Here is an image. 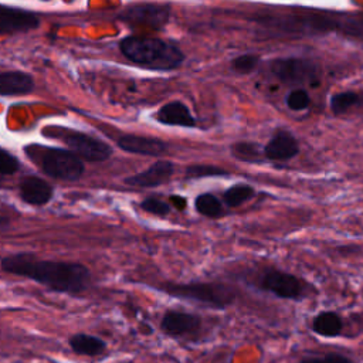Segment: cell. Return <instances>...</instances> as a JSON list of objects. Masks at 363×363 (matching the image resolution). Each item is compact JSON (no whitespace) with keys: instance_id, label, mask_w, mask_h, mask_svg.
I'll list each match as a JSON object with an SVG mask.
<instances>
[{"instance_id":"52a82bcc","label":"cell","mask_w":363,"mask_h":363,"mask_svg":"<svg viewBox=\"0 0 363 363\" xmlns=\"http://www.w3.org/2000/svg\"><path fill=\"white\" fill-rule=\"evenodd\" d=\"M257 285L282 299H301L305 296V282L294 274L277 268L264 269L258 277Z\"/></svg>"},{"instance_id":"f1b7e54d","label":"cell","mask_w":363,"mask_h":363,"mask_svg":"<svg viewBox=\"0 0 363 363\" xmlns=\"http://www.w3.org/2000/svg\"><path fill=\"white\" fill-rule=\"evenodd\" d=\"M353 20H354V26H356V30L359 33V37L363 35V14L353 17Z\"/></svg>"},{"instance_id":"4fadbf2b","label":"cell","mask_w":363,"mask_h":363,"mask_svg":"<svg viewBox=\"0 0 363 363\" xmlns=\"http://www.w3.org/2000/svg\"><path fill=\"white\" fill-rule=\"evenodd\" d=\"M118 146L129 153L133 155H143V156H163L169 150V145L160 139L149 138V136H139V135H123L118 139Z\"/></svg>"},{"instance_id":"f546056e","label":"cell","mask_w":363,"mask_h":363,"mask_svg":"<svg viewBox=\"0 0 363 363\" xmlns=\"http://www.w3.org/2000/svg\"><path fill=\"white\" fill-rule=\"evenodd\" d=\"M172 203L177 207V208H183L184 204H186V200L183 197H179V196H172Z\"/></svg>"},{"instance_id":"83f0119b","label":"cell","mask_w":363,"mask_h":363,"mask_svg":"<svg viewBox=\"0 0 363 363\" xmlns=\"http://www.w3.org/2000/svg\"><path fill=\"white\" fill-rule=\"evenodd\" d=\"M299 363H354L349 357L340 354V353H326L323 356L318 357H306L302 359Z\"/></svg>"},{"instance_id":"ba28073f","label":"cell","mask_w":363,"mask_h":363,"mask_svg":"<svg viewBox=\"0 0 363 363\" xmlns=\"http://www.w3.org/2000/svg\"><path fill=\"white\" fill-rule=\"evenodd\" d=\"M170 17L169 4L156 3H142L133 4L123 10L121 18L130 26H143L149 28L159 30L166 26Z\"/></svg>"},{"instance_id":"9a60e30c","label":"cell","mask_w":363,"mask_h":363,"mask_svg":"<svg viewBox=\"0 0 363 363\" xmlns=\"http://www.w3.org/2000/svg\"><path fill=\"white\" fill-rule=\"evenodd\" d=\"M21 199L33 206L47 204L52 197V187L37 176H27L20 182Z\"/></svg>"},{"instance_id":"3957f363","label":"cell","mask_w":363,"mask_h":363,"mask_svg":"<svg viewBox=\"0 0 363 363\" xmlns=\"http://www.w3.org/2000/svg\"><path fill=\"white\" fill-rule=\"evenodd\" d=\"M26 153L40 164L45 174L54 179L77 180L85 169L82 159L67 149L27 146Z\"/></svg>"},{"instance_id":"6da1fadb","label":"cell","mask_w":363,"mask_h":363,"mask_svg":"<svg viewBox=\"0 0 363 363\" xmlns=\"http://www.w3.org/2000/svg\"><path fill=\"white\" fill-rule=\"evenodd\" d=\"M4 272L33 279L47 288L79 294L89 285V269L78 262L40 259L33 254H13L1 259Z\"/></svg>"},{"instance_id":"2e32d148","label":"cell","mask_w":363,"mask_h":363,"mask_svg":"<svg viewBox=\"0 0 363 363\" xmlns=\"http://www.w3.org/2000/svg\"><path fill=\"white\" fill-rule=\"evenodd\" d=\"M34 88L33 77L21 71L0 72V95H26Z\"/></svg>"},{"instance_id":"603a6c76","label":"cell","mask_w":363,"mask_h":363,"mask_svg":"<svg viewBox=\"0 0 363 363\" xmlns=\"http://www.w3.org/2000/svg\"><path fill=\"white\" fill-rule=\"evenodd\" d=\"M259 64V55L258 54H252V52H245L241 54L238 57H235L231 61V68L233 71H235L237 74L241 75H247L255 71V68Z\"/></svg>"},{"instance_id":"44dd1931","label":"cell","mask_w":363,"mask_h":363,"mask_svg":"<svg viewBox=\"0 0 363 363\" xmlns=\"http://www.w3.org/2000/svg\"><path fill=\"white\" fill-rule=\"evenodd\" d=\"M196 210L206 217H218L223 213V204L213 193H201L194 200Z\"/></svg>"},{"instance_id":"8fae6325","label":"cell","mask_w":363,"mask_h":363,"mask_svg":"<svg viewBox=\"0 0 363 363\" xmlns=\"http://www.w3.org/2000/svg\"><path fill=\"white\" fill-rule=\"evenodd\" d=\"M262 150L265 159L268 160L288 162L299 153L301 147L296 138L291 132L279 129L272 135V138L267 142Z\"/></svg>"},{"instance_id":"484cf974","label":"cell","mask_w":363,"mask_h":363,"mask_svg":"<svg viewBox=\"0 0 363 363\" xmlns=\"http://www.w3.org/2000/svg\"><path fill=\"white\" fill-rule=\"evenodd\" d=\"M140 208L155 216H167L170 213V204L157 197L145 199L140 203Z\"/></svg>"},{"instance_id":"30bf717a","label":"cell","mask_w":363,"mask_h":363,"mask_svg":"<svg viewBox=\"0 0 363 363\" xmlns=\"http://www.w3.org/2000/svg\"><path fill=\"white\" fill-rule=\"evenodd\" d=\"M201 326L200 316L182 311H167L160 322V329L172 337H184L199 332Z\"/></svg>"},{"instance_id":"d4e9b609","label":"cell","mask_w":363,"mask_h":363,"mask_svg":"<svg viewBox=\"0 0 363 363\" xmlns=\"http://www.w3.org/2000/svg\"><path fill=\"white\" fill-rule=\"evenodd\" d=\"M186 174L191 179L197 177H211V176H225L228 172L223 167L213 164H193L186 169Z\"/></svg>"},{"instance_id":"8992f818","label":"cell","mask_w":363,"mask_h":363,"mask_svg":"<svg viewBox=\"0 0 363 363\" xmlns=\"http://www.w3.org/2000/svg\"><path fill=\"white\" fill-rule=\"evenodd\" d=\"M271 74L282 84H312L319 77V67L309 58L282 57L269 62Z\"/></svg>"},{"instance_id":"7402d4cb","label":"cell","mask_w":363,"mask_h":363,"mask_svg":"<svg viewBox=\"0 0 363 363\" xmlns=\"http://www.w3.org/2000/svg\"><path fill=\"white\" fill-rule=\"evenodd\" d=\"M254 194H255V190L250 184L240 183V184H234L230 189H227L224 196H223V199H224V203L227 206L238 207L242 203H245L250 199H252Z\"/></svg>"},{"instance_id":"ffe728a7","label":"cell","mask_w":363,"mask_h":363,"mask_svg":"<svg viewBox=\"0 0 363 363\" xmlns=\"http://www.w3.org/2000/svg\"><path fill=\"white\" fill-rule=\"evenodd\" d=\"M360 102V95L354 91H343V92H337L335 95H332L330 98V111L335 115H342L346 113L347 111H350L352 108L357 106Z\"/></svg>"},{"instance_id":"1f68e13d","label":"cell","mask_w":363,"mask_h":363,"mask_svg":"<svg viewBox=\"0 0 363 363\" xmlns=\"http://www.w3.org/2000/svg\"><path fill=\"white\" fill-rule=\"evenodd\" d=\"M359 105L363 106V95H360V102H359Z\"/></svg>"},{"instance_id":"ac0fdd59","label":"cell","mask_w":363,"mask_h":363,"mask_svg":"<svg viewBox=\"0 0 363 363\" xmlns=\"http://www.w3.org/2000/svg\"><path fill=\"white\" fill-rule=\"evenodd\" d=\"M343 320L332 311H325L318 313L312 320V330L323 337H336L342 333Z\"/></svg>"},{"instance_id":"cb8c5ba5","label":"cell","mask_w":363,"mask_h":363,"mask_svg":"<svg viewBox=\"0 0 363 363\" xmlns=\"http://www.w3.org/2000/svg\"><path fill=\"white\" fill-rule=\"evenodd\" d=\"M285 104L294 112L305 111L311 105V95L303 88H295L286 95Z\"/></svg>"},{"instance_id":"7c38bea8","label":"cell","mask_w":363,"mask_h":363,"mask_svg":"<svg viewBox=\"0 0 363 363\" xmlns=\"http://www.w3.org/2000/svg\"><path fill=\"white\" fill-rule=\"evenodd\" d=\"M174 172V166L169 160H157L146 170L125 179L126 184L136 187H157L169 182Z\"/></svg>"},{"instance_id":"4316f807","label":"cell","mask_w":363,"mask_h":363,"mask_svg":"<svg viewBox=\"0 0 363 363\" xmlns=\"http://www.w3.org/2000/svg\"><path fill=\"white\" fill-rule=\"evenodd\" d=\"M18 160L16 156L0 147V176H9L17 172Z\"/></svg>"},{"instance_id":"9c48e42d","label":"cell","mask_w":363,"mask_h":363,"mask_svg":"<svg viewBox=\"0 0 363 363\" xmlns=\"http://www.w3.org/2000/svg\"><path fill=\"white\" fill-rule=\"evenodd\" d=\"M40 20L37 14L0 4V34H13V33H26L37 28Z\"/></svg>"},{"instance_id":"4dcf8cb0","label":"cell","mask_w":363,"mask_h":363,"mask_svg":"<svg viewBox=\"0 0 363 363\" xmlns=\"http://www.w3.org/2000/svg\"><path fill=\"white\" fill-rule=\"evenodd\" d=\"M7 224H9V218L0 216V228H4Z\"/></svg>"},{"instance_id":"e0dca14e","label":"cell","mask_w":363,"mask_h":363,"mask_svg":"<svg viewBox=\"0 0 363 363\" xmlns=\"http://www.w3.org/2000/svg\"><path fill=\"white\" fill-rule=\"evenodd\" d=\"M69 349L78 356L96 357L106 352V342L95 335L89 333H75L68 339Z\"/></svg>"},{"instance_id":"5b68a950","label":"cell","mask_w":363,"mask_h":363,"mask_svg":"<svg viewBox=\"0 0 363 363\" xmlns=\"http://www.w3.org/2000/svg\"><path fill=\"white\" fill-rule=\"evenodd\" d=\"M43 132L47 133L50 138L60 139L68 147H71L78 157L89 162H102L112 155V149L108 143L84 132L52 126L44 129Z\"/></svg>"},{"instance_id":"d6986e66","label":"cell","mask_w":363,"mask_h":363,"mask_svg":"<svg viewBox=\"0 0 363 363\" xmlns=\"http://www.w3.org/2000/svg\"><path fill=\"white\" fill-rule=\"evenodd\" d=\"M231 155L241 162L247 163H261L264 156L262 147L255 142H237L231 146Z\"/></svg>"},{"instance_id":"277c9868","label":"cell","mask_w":363,"mask_h":363,"mask_svg":"<svg viewBox=\"0 0 363 363\" xmlns=\"http://www.w3.org/2000/svg\"><path fill=\"white\" fill-rule=\"evenodd\" d=\"M162 291L174 298L194 301L217 309L227 308L234 301V294L230 288L214 282L164 284Z\"/></svg>"},{"instance_id":"5bb4252c","label":"cell","mask_w":363,"mask_h":363,"mask_svg":"<svg viewBox=\"0 0 363 363\" xmlns=\"http://www.w3.org/2000/svg\"><path fill=\"white\" fill-rule=\"evenodd\" d=\"M156 119L169 126H182V128H196L197 121L190 112L189 106L180 101H170L164 104L157 112Z\"/></svg>"},{"instance_id":"7a4b0ae2","label":"cell","mask_w":363,"mask_h":363,"mask_svg":"<svg viewBox=\"0 0 363 363\" xmlns=\"http://www.w3.org/2000/svg\"><path fill=\"white\" fill-rule=\"evenodd\" d=\"M119 50L129 61L156 71L176 69L186 60L177 45L157 37L129 35L121 40Z\"/></svg>"}]
</instances>
